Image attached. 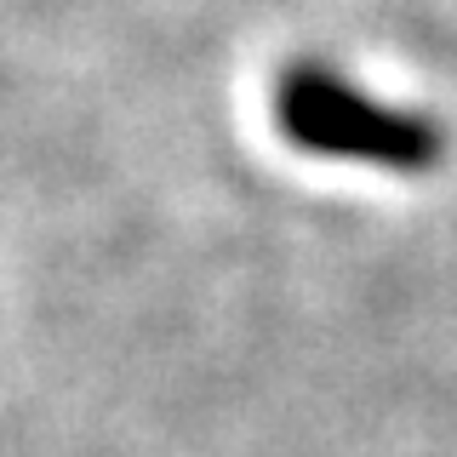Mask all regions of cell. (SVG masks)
Returning <instances> with one entry per match:
<instances>
[{
	"label": "cell",
	"mask_w": 457,
	"mask_h": 457,
	"mask_svg": "<svg viewBox=\"0 0 457 457\" xmlns=\"http://www.w3.org/2000/svg\"><path fill=\"white\" fill-rule=\"evenodd\" d=\"M280 126L297 149L343 154V161H378V166H428L440 154L435 126L395 114L361 97L326 69H292L280 80Z\"/></svg>",
	"instance_id": "6da1fadb"
}]
</instances>
